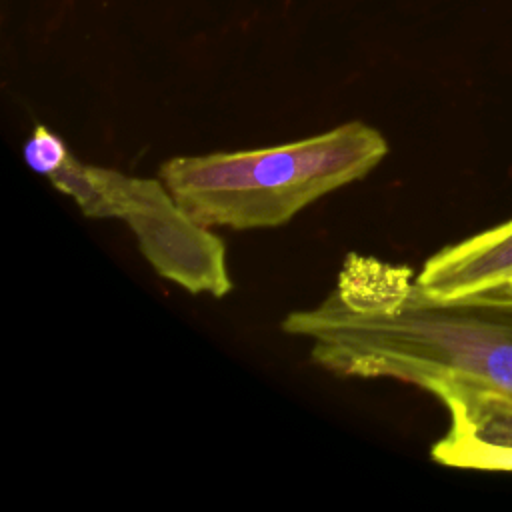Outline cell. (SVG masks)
<instances>
[{
	"label": "cell",
	"mask_w": 512,
	"mask_h": 512,
	"mask_svg": "<svg viewBox=\"0 0 512 512\" xmlns=\"http://www.w3.org/2000/svg\"><path fill=\"white\" fill-rule=\"evenodd\" d=\"M414 278L408 266L348 254L334 290L290 312L282 330L306 338L312 362L338 376L396 378L428 392L470 384L512 398V292L434 298Z\"/></svg>",
	"instance_id": "6da1fadb"
},
{
	"label": "cell",
	"mask_w": 512,
	"mask_h": 512,
	"mask_svg": "<svg viewBox=\"0 0 512 512\" xmlns=\"http://www.w3.org/2000/svg\"><path fill=\"white\" fill-rule=\"evenodd\" d=\"M386 154L382 132L350 120L278 146L174 156L160 166V180L202 226L276 228L368 176Z\"/></svg>",
	"instance_id": "7a4b0ae2"
},
{
	"label": "cell",
	"mask_w": 512,
	"mask_h": 512,
	"mask_svg": "<svg viewBox=\"0 0 512 512\" xmlns=\"http://www.w3.org/2000/svg\"><path fill=\"white\" fill-rule=\"evenodd\" d=\"M48 180L88 218L124 220L142 256L162 278L214 298L232 290L224 242L196 222L162 180L92 166L74 154Z\"/></svg>",
	"instance_id": "3957f363"
},
{
	"label": "cell",
	"mask_w": 512,
	"mask_h": 512,
	"mask_svg": "<svg viewBox=\"0 0 512 512\" xmlns=\"http://www.w3.org/2000/svg\"><path fill=\"white\" fill-rule=\"evenodd\" d=\"M430 394L450 414L446 434L430 448L434 462L512 472V398L470 384H442Z\"/></svg>",
	"instance_id": "277c9868"
},
{
	"label": "cell",
	"mask_w": 512,
	"mask_h": 512,
	"mask_svg": "<svg viewBox=\"0 0 512 512\" xmlns=\"http://www.w3.org/2000/svg\"><path fill=\"white\" fill-rule=\"evenodd\" d=\"M414 282L434 298L512 286V220L434 252Z\"/></svg>",
	"instance_id": "5b68a950"
},
{
	"label": "cell",
	"mask_w": 512,
	"mask_h": 512,
	"mask_svg": "<svg viewBox=\"0 0 512 512\" xmlns=\"http://www.w3.org/2000/svg\"><path fill=\"white\" fill-rule=\"evenodd\" d=\"M70 154L72 152L66 140L44 124H38L22 146L24 164L44 178H50L56 170H60Z\"/></svg>",
	"instance_id": "8992f818"
},
{
	"label": "cell",
	"mask_w": 512,
	"mask_h": 512,
	"mask_svg": "<svg viewBox=\"0 0 512 512\" xmlns=\"http://www.w3.org/2000/svg\"><path fill=\"white\" fill-rule=\"evenodd\" d=\"M502 288H504V290H510V292H512V286H502Z\"/></svg>",
	"instance_id": "52a82bcc"
}]
</instances>
